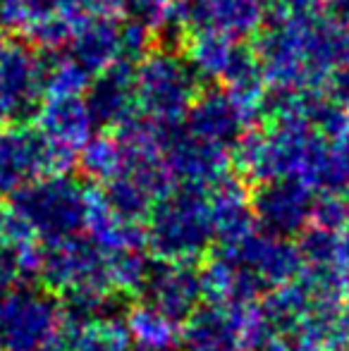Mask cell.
Segmentation results:
<instances>
[{"mask_svg": "<svg viewBox=\"0 0 349 351\" xmlns=\"http://www.w3.org/2000/svg\"><path fill=\"white\" fill-rule=\"evenodd\" d=\"M163 160L180 184L210 186L230 170L228 148L199 139L184 125H165Z\"/></svg>", "mask_w": 349, "mask_h": 351, "instance_id": "obj_13", "label": "cell"}, {"mask_svg": "<svg viewBox=\"0 0 349 351\" xmlns=\"http://www.w3.org/2000/svg\"><path fill=\"white\" fill-rule=\"evenodd\" d=\"M242 51L244 43H239L232 36H225L218 32H196L191 34L189 43H186L184 58L199 74V79L223 84L228 74L232 72L234 62L239 60Z\"/></svg>", "mask_w": 349, "mask_h": 351, "instance_id": "obj_20", "label": "cell"}, {"mask_svg": "<svg viewBox=\"0 0 349 351\" xmlns=\"http://www.w3.org/2000/svg\"><path fill=\"white\" fill-rule=\"evenodd\" d=\"M316 206V191L297 177L263 182L254 189V217L270 234L299 237L309 227Z\"/></svg>", "mask_w": 349, "mask_h": 351, "instance_id": "obj_10", "label": "cell"}, {"mask_svg": "<svg viewBox=\"0 0 349 351\" xmlns=\"http://www.w3.org/2000/svg\"><path fill=\"white\" fill-rule=\"evenodd\" d=\"M130 328L115 315L80 325L70 323V351H130Z\"/></svg>", "mask_w": 349, "mask_h": 351, "instance_id": "obj_22", "label": "cell"}, {"mask_svg": "<svg viewBox=\"0 0 349 351\" xmlns=\"http://www.w3.org/2000/svg\"><path fill=\"white\" fill-rule=\"evenodd\" d=\"M75 165V153L56 146L27 122L0 125V196H12L36 180Z\"/></svg>", "mask_w": 349, "mask_h": 351, "instance_id": "obj_6", "label": "cell"}, {"mask_svg": "<svg viewBox=\"0 0 349 351\" xmlns=\"http://www.w3.org/2000/svg\"><path fill=\"white\" fill-rule=\"evenodd\" d=\"M311 222L323 230L337 232L349 225V199L347 194H318L313 206Z\"/></svg>", "mask_w": 349, "mask_h": 351, "instance_id": "obj_26", "label": "cell"}, {"mask_svg": "<svg viewBox=\"0 0 349 351\" xmlns=\"http://www.w3.org/2000/svg\"><path fill=\"white\" fill-rule=\"evenodd\" d=\"M199 74L170 48L149 51L134 67L136 110L158 125H182L199 96Z\"/></svg>", "mask_w": 349, "mask_h": 351, "instance_id": "obj_4", "label": "cell"}, {"mask_svg": "<svg viewBox=\"0 0 349 351\" xmlns=\"http://www.w3.org/2000/svg\"><path fill=\"white\" fill-rule=\"evenodd\" d=\"M8 230H10V210L0 206V246L8 244Z\"/></svg>", "mask_w": 349, "mask_h": 351, "instance_id": "obj_29", "label": "cell"}, {"mask_svg": "<svg viewBox=\"0 0 349 351\" xmlns=\"http://www.w3.org/2000/svg\"><path fill=\"white\" fill-rule=\"evenodd\" d=\"M0 351H70V323L56 291L22 282L0 294Z\"/></svg>", "mask_w": 349, "mask_h": 351, "instance_id": "obj_2", "label": "cell"}, {"mask_svg": "<svg viewBox=\"0 0 349 351\" xmlns=\"http://www.w3.org/2000/svg\"><path fill=\"white\" fill-rule=\"evenodd\" d=\"M335 263L349 268V225L335 232Z\"/></svg>", "mask_w": 349, "mask_h": 351, "instance_id": "obj_28", "label": "cell"}, {"mask_svg": "<svg viewBox=\"0 0 349 351\" xmlns=\"http://www.w3.org/2000/svg\"><path fill=\"white\" fill-rule=\"evenodd\" d=\"M36 127L51 143L77 156L80 148L93 136L96 122L84 93H62V96L51 93L38 103Z\"/></svg>", "mask_w": 349, "mask_h": 351, "instance_id": "obj_17", "label": "cell"}, {"mask_svg": "<svg viewBox=\"0 0 349 351\" xmlns=\"http://www.w3.org/2000/svg\"><path fill=\"white\" fill-rule=\"evenodd\" d=\"M43 98V60L32 48L0 34V125L27 122Z\"/></svg>", "mask_w": 349, "mask_h": 351, "instance_id": "obj_8", "label": "cell"}, {"mask_svg": "<svg viewBox=\"0 0 349 351\" xmlns=\"http://www.w3.org/2000/svg\"><path fill=\"white\" fill-rule=\"evenodd\" d=\"M65 53L91 77L115 62H127L122 46V19L88 10L77 22Z\"/></svg>", "mask_w": 349, "mask_h": 351, "instance_id": "obj_15", "label": "cell"}, {"mask_svg": "<svg viewBox=\"0 0 349 351\" xmlns=\"http://www.w3.org/2000/svg\"><path fill=\"white\" fill-rule=\"evenodd\" d=\"M184 351H247L278 339L258 304H201L182 323ZM282 339V337H280Z\"/></svg>", "mask_w": 349, "mask_h": 351, "instance_id": "obj_5", "label": "cell"}, {"mask_svg": "<svg viewBox=\"0 0 349 351\" xmlns=\"http://www.w3.org/2000/svg\"><path fill=\"white\" fill-rule=\"evenodd\" d=\"M122 143L117 134H93L84 146L80 148V162L82 175L88 177L91 182H110L117 172L122 170Z\"/></svg>", "mask_w": 349, "mask_h": 351, "instance_id": "obj_24", "label": "cell"}, {"mask_svg": "<svg viewBox=\"0 0 349 351\" xmlns=\"http://www.w3.org/2000/svg\"><path fill=\"white\" fill-rule=\"evenodd\" d=\"M149 249L158 261L196 263L215 241L208 186L180 184L154 204L146 217Z\"/></svg>", "mask_w": 349, "mask_h": 351, "instance_id": "obj_1", "label": "cell"}, {"mask_svg": "<svg viewBox=\"0 0 349 351\" xmlns=\"http://www.w3.org/2000/svg\"><path fill=\"white\" fill-rule=\"evenodd\" d=\"M22 29V0H0V34Z\"/></svg>", "mask_w": 349, "mask_h": 351, "instance_id": "obj_27", "label": "cell"}, {"mask_svg": "<svg viewBox=\"0 0 349 351\" xmlns=\"http://www.w3.org/2000/svg\"><path fill=\"white\" fill-rule=\"evenodd\" d=\"M256 117L228 91L208 88L196 96L184 117V130L199 139L232 151L244 134L252 130Z\"/></svg>", "mask_w": 349, "mask_h": 351, "instance_id": "obj_12", "label": "cell"}, {"mask_svg": "<svg viewBox=\"0 0 349 351\" xmlns=\"http://www.w3.org/2000/svg\"><path fill=\"white\" fill-rule=\"evenodd\" d=\"M210 215H213L215 241L223 246H234L254 232L252 194L244 186V180L223 175L208 186Z\"/></svg>", "mask_w": 349, "mask_h": 351, "instance_id": "obj_18", "label": "cell"}, {"mask_svg": "<svg viewBox=\"0 0 349 351\" xmlns=\"http://www.w3.org/2000/svg\"><path fill=\"white\" fill-rule=\"evenodd\" d=\"M265 0H177L170 29L177 32H218L232 38L256 36L268 22Z\"/></svg>", "mask_w": 349, "mask_h": 351, "instance_id": "obj_9", "label": "cell"}, {"mask_svg": "<svg viewBox=\"0 0 349 351\" xmlns=\"http://www.w3.org/2000/svg\"><path fill=\"white\" fill-rule=\"evenodd\" d=\"M134 351H156V349H146V347H136Z\"/></svg>", "mask_w": 349, "mask_h": 351, "instance_id": "obj_31", "label": "cell"}, {"mask_svg": "<svg viewBox=\"0 0 349 351\" xmlns=\"http://www.w3.org/2000/svg\"><path fill=\"white\" fill-rule=\"evenodd\" d=\"M220 254H225L228 258L237 261L239 265L252 270L265 285V289H273V287L297 280L302 275V270L306 268L302 251H299V246L294 241H289V237L270 234L265 230H254L239 244L223 246Z\"/></svg>", "mask_w": 349, "mask_h": 351, "instance_id": "obj_11", "label": "cell"}, {"mask_svg": "<svg viewBox=\"0 0 349 351\" xmlns=\"http://www.w3.org/2000/svg\"><path fill=\"white\" fill-rule=\"evenodd\" d=\"M91 184L67 172L48 175L12 194L10 210L36 234L38 241H60L77 237L86 227Z\"/></svg>", "mask_w": 349, "mask_h": 351, "instance_id": "obj_3", "label": "cell"}, {"mask_svg": "<svg viewBox=\"0 0 349 351\" xmlns=\"http://www.w3.org/2000/svg\"><path fill=\"white\" fill-rule=\"evenodd\" d=\"M141 296L173 323L182 325L206 299L201 268L196 263L160 261L151 270Z\"/></svg>", "mask_w": 349, "mask_h": 351, "instance_id": "obj_14", "label": "cell"}, {"mask_svg": "<svg viewBox=\"0 0 349 351\" xmlns=\"http://www.w3.org/2000/svg\"><path fill=\"white\" fill-rule=\"evenodd\" d=\"M38 280L60 296L82 289L115 291L108 275V254L98 249L91 239L82 237L46 244V249H41Z\"/></svg>", "mask_w": 349, "mask_h": 351, "instance_id": "obj_7", "label": "cell"}, {"mask_svg": "<svg viewBox=\"0 0 349 351\" xmlns=\"http://www.w3.org/2000/svg\"><path fill=\"white\" fill-rule=\"evenodd\" d=\"M88 239L106 254H117V251L130 249H146L149 237H146V225L139 220L120 215L110 204L106 201L101 189L93 186L91 201H88V215L86 227Z\"/></svg>", "mask_w": 349, "mask_h": 351, "instance_id": "obj_19", "label": "cell"}, {"mask_svg": "<svg viewBox=\"0 0 349 351\" xmlns=\"http://www.w3.org/2000/svg\"><path fill=\"white\" fill-rule=\"evenodd\" d=\"M154 265H156L154 261L149 256H144V249L108 254V275H110L112 289L117 294L139 296L144 291L146 282H149Z\"/></svg>", "mask_w": 349, "mask_h": 351, "instance_id": "obj_25", "label": "cell"}, {"mask_svg": "<svg viewBox=\"0 0 349 351\" xmlns=\"http://www.w3.org/2000/svg\"><path fill=\"white\" fill-rule=\"evenodd\" d=\"M88 8L115 19L139 22L156 34L170 29L177 0H88Z\"/></svg>", "mask_w": 349, "mask_h": 351, "instance_id": "obj_23", "label": "cell"}, {"mask_svg": "<svg viewBox=\"0 0 349 351\" xmlns=\"http://www.w3.org/2000/svg\"><path fill=\"white\" fill-rule=\"evenodd\" d=\"M93 122L101 130H120L139 115L134 91V67L130 62H115L91 79L84 93Z\"/></svg>", "mask_w": 349, "mask_h": 351, "instance_id": "obj_16", "label": "cell"}, {"mask_svg": "<svg viewBox=\"0 0 349 351\" xmlns=\"http://www.w3.org/2000/svg\"><path fill=\"white\" fill-rule=\"evenodd\" d=\"M127 328H130L132 339H136V347L170 351L180 339L177 323L160 313L149 301H139L127 311Z\"/></svg>", "mask_w": 349, "mask_h": 351, "instance_id": "obj_21", "label": "cell"}, {"mask_svg": "<svg viewBox=\"0 0 349 351\" xmlns=\"http://www.w3.org/2000/svg\"><path fill=\"white\" fill-rule=\"evenodd\" d=\"M318 5H349V0H318Z\"/></svg>", "mask_w": 349, "mask_h": 351, "instance_id": "obj_30", "label": "cell"}, {"mask_svg": "<svg viewBox=\"0 0 349 351\" xmlns=\"http://www.w3.org/2000/svg\"><path fill=\"white\" fill-rule=\"evenodd\" d=\"M345 108H347V122H349V103H347V106H345Z\"/></svg>", "mask_w": 349, "mask_h": 351, "instance_id": "obj_32", "label": "cell"}]
</instances>
